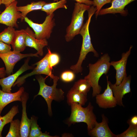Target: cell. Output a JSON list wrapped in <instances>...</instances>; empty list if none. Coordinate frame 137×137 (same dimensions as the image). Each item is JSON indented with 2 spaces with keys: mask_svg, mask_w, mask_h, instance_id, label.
Masks as SVG:
<instances>
[{
  "mask_svg": "<svg viewBox=\"0 0 137 137\" xmlns=\"http://www.w3.org/2000/svg\"><path fill=\"white\" fill-rule=\"evenodd\" d=\"M66 96L67 103L70 105L73 103H78L82 106L87 101V94L80 93L72 88L68 91Z\"/></svg>",
  "mask_w": 137,
  "mask_h": 137,
  "instance_id": "obj_20",
  "label": "cell"
},
{
  "mask_svg": "<svg viewBox=\"0 0 137 137\" xmlns=\"http://www.w3.org/2000/svg\"><path fill=\"white\" fill-rule=\"evenodd\" d=\"M16 0H2V4L5 5L6 7Z\"/></svg>",
  "mask_w": 137,
  "mask_h": 137,
  "instance_id": "obj_35",
  "label": "cell"
},
{
  "mask_svg": "<svg viewBox=\"0 0 137 137\" xmlns=\"http://www.w3.org/2000/svg\"><path fill=\"white\" fill-rule=\"evenodd\" d=\"M91 87L89 82L84 78L76 82L72 88L80 93L87 94Z\"/></svg>",
  "mask_w": 137,
  "mask_h": 137,
  "instance_id": "obj_25",
  "label": "cell"
},
{
  "mask_svg": "<svg viewBox=\"0 0 137 137\" xmlns=\"http://www.w3.org/2000/svg\"><path fill=\"white\" fill-rule=\"evenodd\" d=\"M28 97V94L24 92L21 97L22 110L20 132L21 137H28L30 133V119L28 117L26 111V103Z\"/></svg>",
  "mask_w": 137,
  "mask_h": 137,
  "instance_id": "obj_16",
  "label": "cell"
},
{
  "mask_svg": "<svg viewBox=\"0 0 137 137\" xmlns=\"http://www.w3.org/2000/svg\"><path fill=\"white\" fill-rule=\"evenodd\" d=\"M129 125L137 126V116L134 115L131 117L127 121Z\"/></svg>",
  "mask_w": 137,
  "mask_h": 137,
  "instance_id": "obj_33",
  "label": "cell"
},
{
  "mask_svg": "<svg viewBox=\"0 0 137 137\" xmlns=\"http://www.w3.org/2000/svg\"><path fill=\"white\" fill-rule=\"evenodd\" d=\"M10 45L6 44L0 41V53H5L11 51Z\"/></svg>",
  "mask_w": 137,
  "mask_h": 137,
  "instance_id": "obj_32",
  "label": "cell"
},
{
  "mask_svg": "<svg viewBox=\"0 0 137 137\" xmlns=\"http://www.w3.org/2000/svg\"><path fill=\"white\" fill-rule=\"evenodd\" d=\"M70 106L71 114L66 121L68 125L82 122L87 124L88 131L94 127L97 122L93 112V107L90 102L87 107L85 108L78 103L72 104Z\"/></svg>",
  "mask_w": 137,
  "mask_h": 137,
  "instance_id": "obj_3",
  "label": "cell"
},
{
  "mask_svg": "<svg viewBox=\"0 0 137 137\" xmlns=\"http://www.w3.org/2000/svg\"><path fill=\"white\" fill-rule=\"evenodd\" d=\"M2 4V0H0V6ZM1 12L0 11V14L1 13Z\"/></svg>",
  "mask_w": 137,
  "mask_h": 137,
  "instance_id": "obj_38",
  "label": "cell"
},
{
  "mask_svg": "<svg viewBox=\"0 0 137 137\" xmlns=\"http://www.w3.org/2000/svg\"><path fill=\"white\" fill-rule=\"evenodd\" d=\"M19 113L18 106H14L5 115L3 116L0 115V137H2V133L4 126L10 123L14 116Z\"/></svg>",
  "mask_w": 137,
  "mask_h": 137,
  "instance_id": "obj_23",
  "label": "cell"
},
{
  "mask_svg": "<svg viewBox=\"0 0 137 137\" xmlns=\"http://www.w3.org/2000/svg\"><path fill=\"white\" fill-rule=\"evenodd\" d=\"M88 18L83 24L79 32L82 36V41L80 55L77 63L72 65L70 69L76 74L81 73L82 71V63L88 54L90 52L94 53V56L98 57L99 54L94 48L92 43L89 31V26L91 18L96 11V7L92 5L87 10Z\"/></svg>",
  "mask_w": 137,
  "mask_h": 137,
  "instance_id": "obj_1",
  "label": "cell"
},
{
  "mask_svg": "<svg viewBox=\"0 0 137 137\" xmlns=\"http://www.w3.org/2000/svg\"><path fill=\"white\" fill-rule=\"evenodd\" d=\"M66 0H60L56 2L46 3L43 6L41 10L45 12L47 15H50L57 9L63 8L66 9Z\"/></svg>",
  "mask_w": 137,
  "mask_h": 137,
  "instance_id": "obj_22",
  "label": "cell"
},
{
  "mask_svg": "<svg viewBox=\"0 0 137 137\" xmlns=\"http://www.w3.org/2000/svg\"><path fill=\"white\" fill-rule=\"evenodd\" d=\"M137 126L129 125V128L122 133L117 135V137H136Z\"/></svg>",
  "mask_w": 137,
  "mask_h": 137,
  "instance_id": "obj_28",
  "label": "cell"
},
{
  "mask_svg": "<svg viewBox=\"0 0 137 137\" xmlns=\"http://www.w3.org/2000/svg\"><path fill=\"white\" fill-rule=\"evenodd\" d=\"M49 52L48 60L50 66L52 69L53 67L58 64L60 61V57L57 54L52 53L49 48H47Z\"/></svg>",
  "mask_w": 137,
  "mask_h": 137,
  "instance_id": "obj_29",
  "label": "cell"
},
{
  "mask_svg": "<svg viewBox=\"0 0 137 137\" xmlns=\"http://www.w3.org/2000/svg\"><path fill=\"white\" fill-rule=\"evenodd\" d=\"M26 34L25 39V45L33 48L37 51V53L40 56L43 55V48L48 45L47 39L38 40L36 37L35 33L29 27L25 29Z\"/></svg>",
  "mask_w": 137,
  "mask_h": 137,
  "instance_id": "obj_15",
  "label": "cell"
},
{
  "mask_svg": "<svg viewBox=\"0 0 137 137\" xmlns=\"http://www.w3.org/2000/svg\"><path fill=\"white\" fill-rule=\"evenodd\" d=\"M36 79L40 85V90L37 95L42 96L45 99L47 104L48 113L50 116L52 115L51 109V104L53 100L57 101H60L64 99V92L60 89L56 88L57 82L59 77L55 76L53 79V85L49 86L45 83L46 78L43 77L41 75L37 76Z\"/></svg>",
  "mask_w": 137,
  "mask_h": 137,
  "instance_id": "obj_4",
  "label": "cell"
},
{
  "mask_svg": "<svg viewBox=\"0 0 137 137\" xmlns=\"http://www.w3.org/2000/svg\"><path fill=\"white\" fill-rule=\"evenodd\" d=\"M60 0H53L54 2L58 1ZM77 2L83 3L90 6H92L93 5V1L90 0H75Z\"/></svg>",
  "mask_w": 137,
  "mask_h": 137,
  "instance_id": "obj_34",
  "label": "cell"
},
{
  "mask_svg": "<svg viewBox=\"0 0 137 137\" xmlns=\"http://www.w3.org/2000/svg\"><path fill=\"white\" fill-rule=\"evenodd\" d=\"M107 85L104 92L95 96L96 102L99 107L104 109L113 108L117 105V101L114 96L109 85L110 81L107 76Z\"/></svg>",
  "mask_w": 137,
  "mask_h": 137,
  "instance_id": "obj_13",
  "label": "cell"
},
{
  "mask_svg": "<svg viewBox=\"0 0 137 137\" xmlns=\"http://www.w3.org/2000/svg\"><path fill=\"white\" fill-rule=\"evenodd\" d=\"M24 90V88L21 87L15 92L8 93L0 89V115L3 110L7 105L14 101H21V97Z\"/></svg>",
  "mask_w": 137,
  "mask_h": 137,
  "instance_id": "obj_18",
  "label": "cell"
},
{
  "mask_svg": "<svg viewBox=\"0 0 137 137\" xmlns=\"http://www.w3.org/2000/svg\"><path fill=\"white\" fill-rule=\"evenodd\" d=\"M110 58L108 54H105L94 64H89V72L84 77L92 88L93 97L100 93L101 87L99 84L100 77L108 72L111 66Z\"/></svg>",
  "mask_w": 137,
  "mask_h": 137,
  "instance_id": "obj_2",
  "label": "cell"
},
{
  "mask_svg": "<svg viewBox=\"0 0 137 137\" xmlns=\"http://www.w3.org/2000/svg\"><path fill=\"white\" fill-rule=\"evenodd\" d=\"M39 57L36 53L22 54L20 52L13 50L5 53H0V58L4 62L6 66V74L11 75L16 64L23 58L27 57Z\"/></svg>",
  "mask_w": 137,
  "mask_h": 137,
  "instance_id": "obj_9",
  "label": "cell"
},
{
  "mask_svg": "<svg viewBox=\"0 0 137 137\" xmlns=\"http://www.w3.org/2000/svg\"><path fill=\"white\" fill-rule=\"evenodd\" d=\"M112 0H93V6L95 7L96 11L95 13L96 18L102 7L105 4L111 2Z\"/></svg>",
  "mask_w": 137,
  "mask_h": 137,
  "instance_id": "obj_31",
  "label": "cell"
},
{
  "mask_svg": "<svg viewBox=\"0 0 137 137\" xmlns=\"http://www.w3.org/2000/svg\"><path fill=\"white\" fill-rule=\"evenodd\" d=\"M46 3L44 1H40L32 2L30 4L23 6H17V10L20 12L22 15L21 21H23L27 14L34 10L41 9L43 6Z\"/></svg>",
  "mask_w": 137,
  "mask_h": 137,
  "instance_id": "obj_21",
  "label": "cell"
},
{
  "mask_svg": "<svg viewBox=\"0 0 137 137\" xmlns=\"http://www.w3.org/2000/svg\"><path fill=\"white\" fill-rule=\"evenodd\" d=\"M49 52H48L45 56L41 60L35 63L36 66L30 73L26 74L21 77H19L13 86L17 85L20 86L23 84L27 78L35 75L44 74L53 79L55 76L52 73L49 63L48 57Z\"/></svg>",
  "mask_w": 137,
  "mask_h": 137,
  "instance_id": "obj_7",
  "label": "cell"
},
{
  "mask_svg": "<svg viewBox=\"0 0 137 137\" xmlns=\"http://www.w3.org/2000/svg\"><path fill=\"white\" fill-rule=\"evenodd\" d=\"M132 46H130L129 50L122 54L121 59L117 61H113L110 62L111 66H113L116 71L115 78L116 85L119 84L124 78L127 76L126 66L128 58L130 55Z\"/></svg>",
  "mask_w": 137,
  "mask_h": 137,
  "instance_id": "obj_12",
  "label": "cell"
},
{
  "mask_svg": "<svg viewBox=\"0 0 137 137\" xmlns=\"http://www.w3.org/2000/svg\"><path fill=\"white\" fill-rule=\"evenodd\" d=\"M6 74V70L4 67L0 68V78H4Z\"/></svg>",
  "mask_w": 137,
  "mask_h": 137,
  "instance_id": "obj_36",
  "label": "cell"
},
{
  "mask_svg": "<svg viewBox=\"0 0 137 137\" xmlns=\"http://www.w3.org/2000/svg\"><path fill=\"white\" fill-rule=\"evenodd\" d=\"M30 119V133L28 137H39L42 133L41 129L37 123L36 118L34 116Z\"/></svg>",
  "mask_w": 137,
  "mask_h": 137,
  "instance_id": "obj_27",
  "label": "cell"
},
{
  "mask_svg": "<svg viewBox=\"0 0 137 137\" xmlns=\"http://www.w3.org/2000/svg\"><path fill=\"white\" fill-rule=\"evenodd\" d=\"M54 16L53 13L47 15L42 24L35 23L26 16L24 20L33 29L37 39L39 40L47 39L50 37L55 25Z\"/></svg>",
  "mask_w": 137,
  "mask_h": 137,
  "instance_id": "obj_6",
  "label": "cell"
},
{
  "mask_svg": "<svg viewBox=\"0 0 137 137\" xmlns=\"http://www.w3.org/2000/svg\"><path fill=\"white\" fill-rule=\"evenodd\" d=\"M58 137V136H52L48 134V133L46 132H45L44 133H42V132L40 135L39 137Z\"/></svg>",
  "mask_w": 137,
  "mask_h": 137,
  "instance_id": "obj_37",
  "label": "cell"
},
{
  "mask_svg": "<svg viewBox=\"0 0 137 137\" xmlns=\"http://www.w3.org/2000/svg\"><path fill=\"white\" fill-rule=\"evenodd\" d=\"M136 0H112L111 3V6L106 8L101 9L98 15H102L107 14L120 13L122 15L125 16L128 14V12L125 10V7L129 4Z\"/></svg>",
  "mask_w": 137,
  "mask_h": 137,
  "instance_id": "obj_17",
  "label": "cell"
},
{
  "mask_svg": "<svg viewBox=\"0 0 137 137\" xmlns=\"http://www.w3.org/2000/svg\"><path fill=\"white\" fill-rule=\"evenodd\" d=\"M15 31L13 27H8L0 32V41L7 44H11Z\"/></svg>",
  "mask_w": 137,
  "mask_h": 137,
  "instance_id": "obj_24",
  "label": "cell"
},
{
  "mask_svg": "<svg viewBox=\"0 0 137 137\" xmlns=\"http://www.w3.org/2000/svg\"><path fill=\"white\" fill-rule=\"evenodd\" d=\"M60 77L61 80L65 82H69L73 81L75 78V73L69 70L64 71L61 74Z\"/></svg>",
  "mask_w": 137,
  "mask_h": 137,
  "instance_id": "obj_30",
  "label": "cell"
},
{
  "mask_svg": "<svg viewBox=\"0 0 137 137\" xmlns=\"http://www.w3.org/2000/svg\"><path fill=\"white\" fill-rule=\"evenodd\" d=\"M131 76L129 75L125 76L118 85H116L110 82V86L117 101V105L119 106H124L123 98L125 95L131 92Z\"/></svg>",
  "mask_w": 137,
  "mask_h": 137,
  "instance_id": "obj_10",
  "label": "cell"
},
{
  "mask_svg": "<svg viewBox=\"0 0 137 137\" xmlns=\"http://www.w3.org/2000/svg\"><path fill=\"white\" fill-rule=\"evenodd\" d=\"M26 33L25 29L15 30L11 44L13 50L20 52L25 49V39Z\"/></svg>",
  "mask_w": 137,
  "mask_h": 137,
  "instance_id": "obj_19",
  "label": "cell"
},
{
  "mask_svg": "<svg viewBox=\"0 0 137 137\" xmlns=\"http://www.w3.org/2000/svg\"><path fill=\"white\" fill-rule=\"evenodd\" d=\"M102 122H97L94 126L88 131L89 135L94 137H117L110 129L108 120L104 114L102 115Z\"/></svg>",
  "mask_w": 137,
  "mask_h": 137,
  "instance_id": "obj_14",
  "label": "cell"
},
{
  "mask_svg": "<svg viewBox=\"0 0 137 137\" xmlns=\"http://www.w3.org/2000/svg\"><path fill=\"white\" fill-rule=\"evenodd\" d=\"M29 58L28 57L24 64L16 72L7 77L0 79V85L2 87V91L7 93H11L12 87L19 76L25 71L33 68L32 66L28 65Z\"/></svg>",
  "mask_w": 137,
  "mask_h": 137,
  "instance_id": "obj_11",
  "label": "cell"
},
{
  "mask_svg": "<svg viewBox=\"0 0 137 137\" xmlns=\"http://www.w3.org/2000/svg\"><path fill=\"white\" fill-rule=\"evenodd\" d=\"M17 3L15 1L6 7L4 11L0 14V24L8 27H18L17 21L18 19H21L22 15L17 10Z\"/></svg>",
  "mask_w": 137,
  "mask_h": 137,
  "instance_id": "obj_8",
  "label": "cell"
},
{
  "mask_svg": "<svg viewBox=\"0 0 137 137\" xmlns=\"http://www.w3.org/2000/svg\"><path fill=\"white\" fill-rule=\"evenodd\" d=\"M90 7L83 3H75L71 23L66 30L65 37L66 42H70L76 36L79 34L84 24V13Z\"/></svg>",
  "mask_w": 137,
  "mask_h": 137,
  "instance_id": "obj_5",
  "label": "cell"
},
{
  "mask_svg": "<svg viewBox=\"0 0 137 137\" xmlns=\"http://www.w3.org/2000/svg\"><path fill=\"white\" fill-rule=\"evenodd\" d=\"M20 121L18 119L12 120L10 125L8 132L6 137H21L20 132Z\"/></svg>",
  "mask_w": 137,
  "mask_h": 137,
  "instance_id": "obj_26",
  "label": "cell"
}]
</instances>
